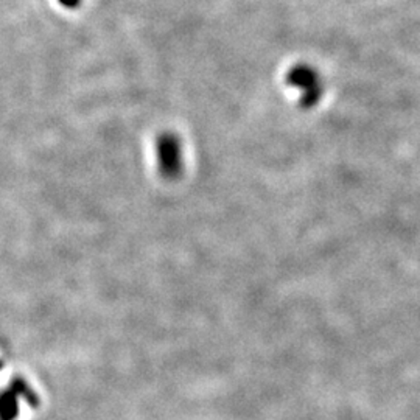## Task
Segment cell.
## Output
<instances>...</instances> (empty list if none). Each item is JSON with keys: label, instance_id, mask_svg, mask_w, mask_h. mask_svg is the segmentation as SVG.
Here are the masks:
<instances>
[{"label": "cell", "instance_id": "1", "mask_svg": "<svg viewBox=\"0 0 420 420\" xmlns=\"http://www.w3.org/2000/svg\"><path fill=\"white\" fill-rule=\"evenodd\" d=\"M156 162L164 179L174 181L181 176L184 170V148L179 136L167 131L156 139Z\"/></svg>", "mask_w": 420, "mask_h": 420}, {"label": "cell", "instance_id": "2", "mask_svg": "<svg viewBox=\"0 0 420 420\" xmlns=\"http://www.w3.org/2000/svg\"><path fill=\"white\" fill-rule=\"evenodd\" d=\"M286 83L300 91L302 104L312 106L318 101L319 97V86L316 73L307 65H296L286 73Z\"/></svg>", "mask_w": 420, "mask_h": 420}, {"label": "cell", "instance_id": "3", "mask_svg": "<svg viewBox=\"0 0 420 420\" xmlns=\"http://www.w3.org/2000/svg\"><path fill=\"white\" fill-rule=\"evenodd\" d=\"M59 2H61L64 7H67V8H76V7L80 5L81 0H59Z\"/></svg>", "mask_w": 420, "mask_h": 420}]
</instances>
